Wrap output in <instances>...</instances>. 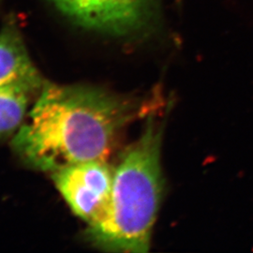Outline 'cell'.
<instances>
[{"instance_id": "1", "label": "cell", "mask_w": 253, "mask_h": 253, "mask_svg": "<svg viewBox=\"0 0 253 253\" xmlns=\"http://www.w3.org/2000/svg\"><path fill=\"white\" fill-rule=\"evenodd\" d=\"M137 110L133 101L99 87L45 81L11 147L29 167L50 173L108 161Z\"/></svg>"}, {"instance_id": "2", "label": "cell", "mask_w": 253, "mask_h": 253, "mask_svg": "<svg viewBox=\"0 0 253 253\" xmlns=\"http://www.w3.org/2000/svg\"><path fill=\"white\" fill-rule=\"evenodd\" d=\"M163 129L162 118L150 113L142 134L119 157L108 208L85 231L92 246L106 252H148L163 199Z\"/></svg>"}, {"instance_id": "3", "label": "cell", "mask_w": 253, "mask_h": 253, "mask_svg": "<svg viewBox=\"0 0 253 253\" xmlns=\"http://www.w3.org/2000/svg\"><path fill=\"white\" fill-rule=\"evenodd\" d=\"M54 186L74 215L87 225L99 221L108 208L114 167L107 161L78 163L52 172Z\"/></svg>"}, {"instance_id": "4", "label": "cell", "mask_w": 253, "mask_h": 253, "mask_svg": "<svg viewBox=\"0 0 253 253\" xmlns=\"http://www.w3.org/2000/svg\"><path fill=\"white\" fill-rule=\"evenodd\" d=\"M84 28L114 36L132 33L145 24L152 0H50Z\"/></svg>"}, {"instance_id": "5", "label": "cell", "mask_w": 253, "mask_h": 253, "mask_svg": "<svg viewBox=\"0 0 253 253\" xmlns=\"http://www.w3.org/2000/svg\"><path fill=\"white\" fill-rule=\"evenodd\" d=\"M45 81L29 55L16 20L8 19L0 29V86L24 85L39 94Z\"/></svg>"}, {"instance_id": "6", "label": "cell", "mask_w": 253, "mask_h": 253, "mask_svg": "<svg viewBox=\"0 0 253 253\" xmlns=\"http://www.w3.org/2000/svg\"><path fill=\"white\" fill-rule=\"evenodd\" d=\"M34 95L38 94L24 85L0 86V140L18 131L27 118Z\"/></svg>"}]
</instances>
